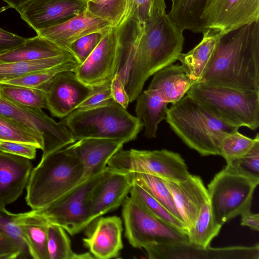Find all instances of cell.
Instances as JSON below:
<instances>
[{"mask_svg":"<svg viewBox=\"0 0 259 259\" xmlns=\"http://www.w3.org/2000/svg\"><path fill=\"white\" fill-rule=\"evenodd\" d=\"M197 82L259 91V22L222 34Z\"/></svg>","mask_w":259,"mask_h":259,"instance_id":"cell-1","label":"cell"},{"mask_svg":"<svg viewBox=\"0 0 259 259\" xmlns=\"http://www.w3.org/2000/svg\"><path fill=\"white\" fill-rule=\"evenodd\" d=\"M129 196L151 215L177 229L188 233L184 223L174 216L145 189L134 182Z\"/></svg>","mask_w":259,"mask_h":259,"instance_id":"cell-34","label":"cell"},{"mask_svg":"<svg viewBox=\"0 0 259 259\" xmlns=\"http://www.w3.org/2000/svg\"><path fill=\"white\" fill-rule=\"evenodd\" d=\"M134 182L145 189L179 220L184 223L164 179L156 176L132 172Z\"/></svg>","mask_w":259,"mask_h":259,"instance_id":"cell-30","label":"cell"},{"mask_svg":"<svg viewBox=\"0 0 259 259\" xmlns=\"http://www.w3.org/2000/svg\"><path fill=\"white\" fill-rule=\"evenodd\" d=\"M112 27L109 21L87 10L63 23L36 32L60 49L69 52L71 45L77 39L94 32L106 31Z\"/></svg>","mask_w":259,"mask_h":259,"instance_id":"cell-18","label":"cell"},{"mask_svg":"<svg viewBox=\"0 0 259 259\" xmlns=\"http://www.w3.org/2000/svg\"><path fill=\"white\" fill-rule=\"evenodd\" d=\"M150 259L198 258V255H212L213 258H255L256 246H231L223 248H202L191 243L155 244L145 248ZM211 258V257H210Z\"/></svg>","mask_w":259,"mask_h":259,"instance_id":"cell-19","label":"cell"},{"mask_svg":"<svg viewBox=\"0 0 259 259\" xmlns=\"http://www.w3.org/2000/svg\"><path fill=\"white\" fill-rule=\"evenodd\" d=\"M201 21L203 32L227 33L259 22V0H208Z\"/></svg>","mask_w":259,"mask_h":259,"instance_id":"cell-13","label":"cell"},{"mask_svg":"<svg viewBox=\"0 0 259 259\" xmlns=\"http://www.w3.org/2000/svg\"><path fill=\"white\" fill-rule=\"evenodd\" d=\"M110 168L83 179L47 207L38 210L49 223L59 225L71 235H75L93 222L90 201L93 192Z\"/></svg>","mask_w":259,"mask_h":259,"instance_id":"cell-8","label":"cell"},{"mask_svg":"<svg viewBox=\"0 0 259 259\" xmlns=\"http://www.w3.org/2000/svg\"><path fill=\"white\" fill-rule=\"evenodd\" d=\"M120 51L119 31L112 27L87 59L72 71L79 80L90 86L110 82L117 73Z\"/></svg>","mask_w":259,"mask_h":259,"instance_id":"cell-12","label":"cell"},{"mask_svg":"<svg viewBox=\"0 0 259 259\" xmlns=\"http://www.w3.org/2000/svg\"><path fill=\"white\" fill-rule=\"evenodd\" d=\"M6 3L9 8L15 9L17 11L28 1V0H3Z\"/></svg>","mask_w":259,"mask_h":259,"instance_id":"cell-49","label":"cell"},{"mask_svg":"<svg viewBox=\"0 0 259 259\" xmlns=\"http://www.w3.org/2000/svg\"><path fill=\"white\" fill-rule=\"evenodd\" d=\"M171 1H172L173 0H170Z\"/></svg>","mask_w":259,"mask_h":259,"instance_id":"cell-51","label":"cell"},{"mask_svg":"<svg viewBox=\"0 0 259 259\" xmlns=\"http://www.w3.org/2000/svg\"><path fill=\"white\" fill-rule=\"evenodd\" d=\"M0 114L24 125L43 139L42 157L76 141L62 120L56 122L40 109L22 107L0 96Z\"/></svg>","mask_w":259,"mask_h":259,"instance_id":"cell-11","label":"cell"},{"mask_svg":"<svg viewBox=\"0 0 259 259\" xmlns=\"http://www.w3.org/2000/svg\"><path fill=\"white\" fill-rule=\"evenodd\" d=\"M125 0H90L87 10L93 15L109 21L115 27L124 11Z\"/></svg>","mask_w":259,"mask_h":259,"instance_id":"cell-40","label":"cell"},{"mask_svg":"<svg viewBox=\"0 0 259 259\" xmlns=\"http://www.w3.org/2000/svg\"><path fill=\"white\" fill-rule=\"evenodd\" d=\"M20 213L8 211L5 206L0 204V233L9 237L16 245L19 258H32L26 238L18 223Z\"/></svg>","mask_w":259,"mask_h":259,"instance_id":"cell-36","label":"cell"},{"mask_svg":"<svg viewBox=\"0 0 259 259\" xmlns=\"http://www.w3.org/2000/svg\"><path fill=\"white\" fill-rule=\"evenodd\" d=\"M66 232L61 226L49 223L47 241L49 259L94 258L89 252L81 253L74 252Z\"/></svg>","mask_w":259,"mask_h":259,"instance_id":"cell-32","label":"cell"},{"mask_svg":"<svg viewBox=\"0 0 259 259\" xmlns=\"http://www.w3.org/2000/svg\"><path fill=\"white\" fill-rule=\"evenodd\" d=\"M241 225L246 226L250 229L258 231L259 214L252 212L250 209L243 211L241 214Z\"/></svg>","mask_w":259,"mask_h":259,"instance_id":"cell-48","label":"cell"},{"mask_svg":"<svg viewBox=\"0 0 259 259\" xmlns=\"http://www.w3.org/2000/svg\"><path fill=\"white\" fill-rule=\"evenodd\" d=\"M26 39L0 28V54L20 46Z\"/></svg>","mask_w":259,"mask_h":259,"instance_id":"cell-46","label":"cell"},{"mask_svg":"<svg viewBox=\"0 0 259 259\" xmlns=\"http://www.w3.org/2000/svg\"><path fill=\"white\" fill-rule=\"evenodd\" d=\"M133 184L132 172L110 168L91 195L90 210L93 221L122 205Z\"/></svg>","mask_w":259,"mask_h":259,"instance_id":"cell-17","label":"cell"},{"mask_svg":"<svg viewBox=\"0 0 259 259\" xmlns=\"http://www.w3.org/2000/svg\"><path fill=\"white\" fill-rule=\"evenodd\" d=\"M184 40L183 31L166 13L144 23L125 85L130 103L150 76L178 60Z\"/></svg>","mask_w":259,"mask_h":259,"instance_id":"cell-2","label":"cell"},{"mask_svg":"<svg viewBox=\"0 0 259 259\" xmlns=\"http://www.w3.org/2000/svg\"><path fill=\"white\" fill-rule=\"evenodd\" d=\"M87 1H90V0H87Z\"/></svg>","mask_w":259,"mask_h":259,"instance_id":"cell-50","label":"cell"},{"mask_svg":"<svg viewBox=\"0 0 259 259\" xmlns=\"http://www.w3.org/2000/svg\"><path fill=\"white\" fill-rule=\"evenodd\" d=\"M32 169L31 160L0 151V204L15 202L26 187Z\"/></svg>","mask_w":259,"mask_h":259,"instance_id":"cell-22","label":"cell"},{"mask_svg":"<svg viewBox=\"0 0 259 259\" xmlns=\"http://www.w3.org/2000/svg\"><path fill=\"white\" fill-rule=\"evenodd\" d=\"M165 0H125L123 16L118 29L131 20L145 23L166 13Z\"/></svg>","mask_w":259,"mask_h":259,"instance_id":"cell-31","label":"cell"},{"mask_svg":"<svg viewBox=\"0 0 259 259\" xmlns=\"http://www.w3.org/2000/svg\"><path fill=\"white\" fill-rule=\"evenodd\" d=\"M87 6V0H28L18 12L36 32L67 21Z\"/></svg>","mask_w":259,"mask_h":259,"instance_id":"cell-15","label":"cell"},{"mask_svg":"<svg viewBox=\"0 0 259 259\" xmlns=\"http://www.w3.org/2000/svg\"><path fill=\"white\" fill-rule=\"evenodd\" d=\"M165 120L188 147L202 156L220 155L224 139L239 128L219 119L187 94L168 108Z\"/></svg>","mask_w":259,"mask_h":259,"instance_id":"cell-3","label":"cell"},{"mask_svg":"<svg viewBox=\"0 0 259 259\" xmlns=\"http://www.w3.org/2000/svg\"><path fill=\"white\" fill-rule=\"evenodd\" d=\"M0 96L16 105L30 108H47L44 91L29 87L0 83Z\"/></svg>","mask_w":259,"mask_h":259,"instance_id":"cell-33","label":"cell"},{"mask_svg":"<svg viewBox=\"0 0 259 259\" xmlns=\"http://www.w3.org/2000/svg\"><path fill=\"white\" fill-rule=\"evenodd\" d=\"M84 179L81 162L66 146L42 157L32 168L26 202L32 209H43Z\"/></svg>","mask_w":259,"mask_h":259,"instance_id":"cell-4","label":"cell"},{"mask_svg":"<svg viewBox=\"0 0 259 259\" xmlns=\"http://www.w3.org/2000/svg\"><path fill=\"white\" fill-rule=\"evenodd\" d=\"M0 140L31 144L42 150L43 139L24 125L0 114Z\"/></svg>","mask_w":259,"mask_h":259,"instance_id":"cell-37","label":"cell"},{"mask_svg":"<svg viewBox=\"0 0 259 259\" xmlns=\"http://www.w3.org/2000/svg\"><path fill=\"white\" fill-rule=\"evenodd\" d=\"M187 95L229 124L238 128L245 126L251 130L259 126V91L196 82Z\"/></svg>","mask_w":259,"mask_h":259,"instance_id":"cell-6","label":"cell"},{"mask_svg":"<svg viewBox=\"0 0 259 259\" xmlns=\"http://www.w3.org/2000/svg\"><path fill=\"white\" fill-rule=\"evenodd\" d=\"M45 38L37 35L27 38L20 46L0 54V62L35 61L67 54Z\"/></svg>","mask_w":259,"mask_h":259,"instance_id":"cell-27","label":"cell"},{"mask_svg":"<svg viewBox=\"0 0 259 259\" xmlns=\"http://www.w3.org/2000/svg\"><path fill=\"white\" fill-rule=\"evenodd\" d=\"M124 144L120 140L89 138L76 141L67 147L81 162L85 179L104 170L110 159L122 149Z\"/></svg>","mask_w":259,"mask_h":259,"instance_id":"cell-21","label":"cell"},{"mask_svg":"<svg viewBox=\"0 0 259 259\" xmlns=\"http://www.w3.org/2000/svg\"><path fill=\"white\" fill-rule=\"evenodd\" d=\"M20 253L14 243L0 233V259L19 258Z\"/></svg>","mask_w":259,"mask_h":259,"instance_id":"cell-47","label":"cell"},{"mask_svg":"<svg viewBox=\"0 0 259 259\" xmlns=\"http://www.w3.org/2000/svg\"><path fill=\"white\" fill-rule=\"evenodd\" d=\"M37 149L36 146L31 144L0 140V151L30 160L35 158Z\"/></svg>","mask_w":259,"mask_h":259,"instance_id":"cell-44","label":"cell"},{"mask_svg":"<svg viewBox=\"0 0 259 259\" xmlns=\"http://www.w3.org/2000/svg\"><path fill=\"white\" fill-rule=\"evenodd\" d=\"M187 231L193 226L202 208L209 203L207 189L200 177L191 175L181 182L165 180Z\"/></svg>","mask_w":259,"mask_h":259,"instance_id":"cell-20","label":"cell"},{"mask_svg":"<svg viewBox=\"0 0 259 259\" xmlns=\"http://www.w3.org/2000/svg\"><path fill=\"white\" fill-rule=\"evenodd\" d=\"M106 31L90 33L77 39L71 45L69 52L74 56L78 64L82 63L87 59Z\"/></svg>","mask_w":259,"mask_h":259,"instance_id":"cell-41","label":"cell"},{"mask_svg":"<svg viewBox=\"0 0 259 259\" xmlns=\"http://www.w3.org/2000/svg\"><path fill=\"white\" fill-rule=\"evenodd\" d=\"M93 90V87L82 82L73 71L59 72L45 88L47 109L53 116L64 118L76 109Z\"/></svg>","mask_w":259,"mask_h":259,"instance_id":"cell-14","label":"cell"},{"mask_svg":"<svg viewBox=\"0 0 259 259\" xmlns=\"http://www.w3.org/2000/svg\"><path fill=\"white\" fill-rule=\"evenodd\" d=\"M83 245L94 258L117 257L123 245L122 240L123 222L117 216L100 217L89 226Z\"/></svg>","mask_w":259,"mask_h":259,"instance_id":"cell-16","label":"cell"},{"mask_svg":"<svg viewBox=\"0 0 259 259\" xmlns=\"http://www.w3.org/2000/svg\"><path fill=\"white\" fill-rule=\"evenodd\" d=\"M232 163L247 174L259 178V139L244 156Z\"/></svg>","mask_w":259,"mask_h":259,"instance_id":"cell-43","label":"cell"},{"mask_svg":"<svg viewBox=\"0 0 259 259\" xmlns=\"http://www.w3.org/2000/svg\"><path fill=\"white\" fill-rule=\"evenodd\" d=\"M77 65L76 60L70 61L53 68L32 73L2 83L38 89L45 91L47 85L57 73L72 71Z\"/></svg>","mask_w":259,"mask_h":259,"instance_id":"cell-39","label":"cell"},{"mask_svg":"<svg viewBox=\"0 0 259 259\" xmlns=\"http://www.w3.org/2000/svg\"><path fill=\"white\" fill-rule=\"evenodd\" d=\"M193 83L180 65L170 64L153 74L148 89L157 90L168 103L182 99Z\"/></svg>","mask_w":259,"mask_h":259,"instance_id":"cell-23","label":"cell"},{"mask_svg":"<svg viewBox=\"0 0 259 259\" xmlns=\"http://www.w3.org/2000/svg\"><path fill=\"white\" fill-rule=\"evenodd\" d=\"M259 139L257 133L251 139L240 133L238 131L227 135L220 146V155L227 164L232 163L244 156Z\"/></svg>","mask_w":259,"mask_h":259,"instance_id":"cell-38","label":"cell"},{"mask_svg":"<svg viewBox=\"0 0 259 259\" xmlns=\"http://www.w3.org/2000/svg\"><path fill=\"white\" fill-rule=\"evenodd\" d=\"M111 95L112 99L126 109L130 102L125 86L118 75L116 74L110 81Z\"/></svg>","mask_w":259,"mask_h":259,"instance_id":"cell-45","label":"cell"},{"mask_svg":"<svg viewBox=\"0 0 259 259\" xmlns=\"http://www.w3.org/2000/svg\"><path fill=\"white\" fill-rule=\"evenodd\" d=\"M202 33L200 42L188 52L181 53L178 58L193 84L201 77L222 35L212 29H208Z\"/></svg>","mask_w":259,"mask_h":259,"instance_id":"cell-24","label":"cell"},{"mask_svg":"<svg viewBox=\"0 0 259 259\" xmlns=\"http://www.w3.org/2000/svg\"><path fill=\"white\" fill-rule=\"evenodd\" d=\"M221 227L222 226L214 222L208 203L202 208L195 224L188 230L189 242L200 247L207 248L218 235Z\"/></svg>","mask_w":259,"mask_h":259,"instance_id":"cell-35","label":"cell"},{"mask_svg":"<svg viewBox=\"0 0 259 259\" xmlns=\"http://www.w3.org/2000/svg\"><path fill=\"white\" fill-rule=\"evenodd\" d=\"M76 60L70 53L35 61L0 62V83Z\"/></svg>","mask_w":259,"mask_h":259,"instance_id":"cell-28","label":"cell"},{"mask_svg":"<svg viewBox=\"0 0 259 259\" xmlns=\"http://www.w3.org/2000/svg\"><path fill=\"white\" fill-rule=\"evenodd\" d=\"M259 178L242 171L234 163L227 164L207 187L209 205L215 223H225L250 209Z\"/></svg>","mask_w":259,"mask_h":259,"instance_id":"cell-7","label":"cell"},{"mask_svg":"<svg viewBox=\"0 0 259 259\" xmlns=\"http://www.w3.org/2000/svg\"><path fill=\"white\" fill-rule=\"evenodd\" d=\"M75 141L94 138L135 140L143 127L142 120L132 115L113 99L94 108L76 109L62 120Z\"/></svg>","mask_w":259,"mask_h":259,"instance_id":"cell-5","label":"cell"},{"mask_svg":"<svg viewBox=\"0 0 259 259\" xmlns=\"http://www.w3.org/2000/svg\"><path fill=\"white\" fill-rule=\"evenodd\" d=\"M111 82L94 86L90 96L77 109H89L105 104L112 100L110 90Z\"/></svg>","mask_w":259,"mask_h":259,"instance_id":"cell-42","label":"cell"},{"mask_svg":"<svg viewBox=\"0 0 259 259\" xmlns=\"http://www.w3.org/2000/svg\"><path fill=\"white\" fill-rule=\"evenodd\" d=\"M122 206L124 235L133 247L189 243L188 233L151 215L130 196Z\"/></svg>","mask_w":259,"mask_h":259,"instance_id":"cell-9","label":"cell"},{"mask_svg":"<svg viewBox=\"0 0 259 259\" xmlns=\"http://www.w3.org/2000/svg\"><path fill=\"white\" fill-rule=\"evenodd\" d=\"M208 0H173L168 13L180 29L203 33L201 18Z\"/></svg>","mask_w":259,"mask_h":259,"instance_id":"cell-29","label":"cell"},{"mask_svg":"<svg viewBox=\"0 0 259 259\" xmlns=\"http://www.w3.org/2000/svg\"><path fill=\"white\" fill-rule=\"evenodd\" d=\"M107 166L123 171L154 175L174 182L183 181L191 175L182 156L166 149H121L110 159Z\"/></svg>","mask_w":259,"mask_h":259,"instance_id":"cell-10","label":"cell"},{"mask_svg":"<svg viewBox=\"0 0 259 259\" xmlns=\"http://www.w3.org/2000/svg\"><path fill=\"white\" fill-rule=\"evenodd\" d=\"M49 222L38 210L20 213L18 223L27 241L32 258L49 259L47 249Z\"/></svg>","mask_w":259,"mask_h":259,"instance_id":"cell-26","label":"cell"},{"mask_svg":"<svg viewBox=\"0 0 259 259\" xmlns=\"http://www.w3.org/2000/svg\"><path fill=\"white\" fill-rule=\"evenodd\" d=\"M136 100L135 112L143 122L144 136L149 139L155 138L158 124L166 119L168 103L157 90L148 89Z\"/></svg>","mask_w":259,"mask_h":259,"instance_id":"cell-25","label":"cell"}]
</instances>
